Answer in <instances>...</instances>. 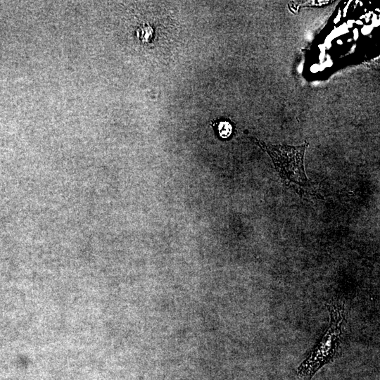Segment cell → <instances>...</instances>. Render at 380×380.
<instances>
[{"instance_id": "1", "label": "cell", "mask_w": 380, "mask_h": 380, "mask_svg": "<svg viewBox=\"0 0 380 380\" xmlns=\"http://www.w3.org/2000/svg\"><path fill=\"white\" fill-rule=\"evenodd\" d=\"M327 307L330 312L329 328L314 350L298 368V374L305 380H311L319 369L332 360L340 343L345 321L343 305L333 302Z\"/></svg>"}, {"instance_id": "2", "label": "cell", "mask_w": 380, "mask_h": 380, "mask_svg": "<svg viewBox=\"0 0 380 380\" xmlns=\"http://www.w3.org/2000/svg\"><path fill=\"white\" fill-rule=\"evenodd\" d=\"M257 143L270 155L281 178L287 184H304L308 182L304 169L308 142L298 146L267 144L258 140Z\"/></svg>"}]
</instances>
